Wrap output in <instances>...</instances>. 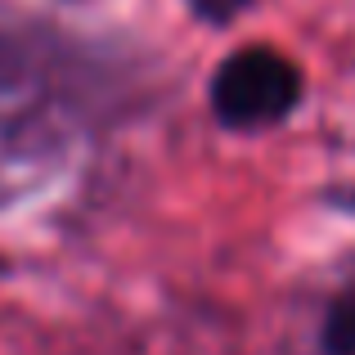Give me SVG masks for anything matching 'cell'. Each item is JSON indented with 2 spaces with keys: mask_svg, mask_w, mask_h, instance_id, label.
Segmentation results:
<instances>
[{
  "mask_svg": "<svg viewBox=\"0 0 355 355\" xmlns=\"http://www.w3.org/2000/svg\"><path fill=\"white\" fill-rule=\"evenodd\" d=\"M324 347L329 355H355V288L342 293V302L324 320Z\"/></svg>",
  "mask_w": 355,
  "mask_h": 355,
  "instance_id": "cell-2",
  "label": "cell"
},
{
  "mask_svg": "<svg viewBox=\"0 0 355 355\" xmlns=\"http://www.w3.org/2000/svg\"><path fill=\"white\" fill-rule=\"evenodd\" d=\"M248 5L252 0H189L193 18H202V23H230V18H239Z\"/></svg>",
  "mask_w": 355,
  "mask_h": 355,
  "instance_id": "cell-3",
  "label": "cell"
},
{
  "mask_svg": "<svg viewBox=\"0 0 355 355\" xmlns=\"http://www.w3.org/2000/svg\"><path fill=\"white\" fill-rule=\"evenodd\" d=\"M302 99V68L270 45H248L230 54L211 77V113L230 130L275 126Z\"/></svg>",
  "mask_w": 355,
  "mask_h": 355,
  "instance_id": "cell-1",
  "label": "cell"
}]
</instances>
